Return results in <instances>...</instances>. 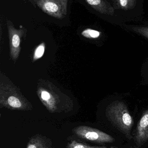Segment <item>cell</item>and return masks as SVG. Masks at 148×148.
<instances>
[{"label":"cell","mask_w":148,"mask_h":148,"mask_svg":"<svg viewBox=\"0 0 148 148\" xmlns=\"http://www.w3.org/2000/svg\"><path fill=\"white\" fill-rule=\"evenodd\" d=\"M134 139L139 147H141L148 140V110L143 113L137 124Z\"/></svg>","instance_id":"obj_4"},{"label":"cell","mask_w":148,"mask_h":148,"mask_svg":"<svg viewBox=\"0 0 148 148\" xmlns=\"http://www.w3.org/2000/svg\"><path fill=\"white\" fill-rule=\"evenodd\" d=\"M9 104L14 108H19L21 106V103L19 99L14 96L9 97L8 99Z\"/></svg>","instance_id":"obj_11"},{"label":"cell","mask_w":148,"mask_h":148,"mask_svg":"<svg viewBox=\"0 0 148 148\" xmlns=\"http://www.w3.org/2000/svg\"><path fill=\"white\" fill-rule=\"evenodd\" d=\"M72 132L78 139L95 143H113L115 141L108 134L87 126H78L72 130Z\"/></svg>","instance_id":"obj_2"},{"label":"cell","mask_w":148,"mask_h":148,"mask_svg":"<svg viewBox=\"0 0 148 148\" xmlns=\"http://www.w3.org/2000/svg\"><path fill=\"white\" fill-rule=\"evenodd\" d=\"M44 52V47L43 45H40L37 48L35 53V56L37 58H40L42 56Z\"/></svg>","instance_id":"obj_12"},{"label":"cell","mask_w":148,"mask_h":148,"mask_svg":"<svg viewBox=\"0 0 148 148\" xmlns=\"http://www.w3.org/2000/svg\"><path fill=\"white\" fill-rule=\"evenodd\" d=\"M107 116L109 121L126 136L131 140V130L134 121L126 104L121 101H115L107 108Z\"/></svg>","instance_id":"obj_1"},{"label":"cell","mask_w":148,"mask_h":148,"mask_svg":"<svg viewBox=\"0 0 148 148\" xmlns=\"http://www.w3.org/2000/svg\"><path fill=\"white\" fill-rule=\"evenodd\" d=\"M66 148H117L115 146L108 147H98V146H91L87 144H85L79 141L73 140L68 143Z\"/></svg>","instance_id":"obj_8"},{"label":"cell","mask_w":148,"mask_h":148,"mask_svg":"<svg viewBox=\"0 0 148 148\" xmlns=\"http://www.w3.org/2000/svg\"><path fill=\"white\" fill-rule=\"evenodd\" d=\"M82 35L87 38L95 39L101 36V32L91 29H87L83 31Z\"/></svg>","instance_id":"obj_9"},{"label":"cell","mask_w":148,"mask_h":148,"mask_svg":"<svg viewBox=\"0 0 148 148\" xmlns=\"http://www.w3.org/2000/svg\"><path fill=\"white\" fill-rule=\"evenodd\" d=\"M41 97L43 100H48L50 98V94L47 91H43L41 93Z\"/></svg>","instance_id":"obj_14"},{"label":"cell","mask_w":148,"mask_h":148,"mask_svg":"<svg viewBox=\"0 0 148 148\" xmlns=\"http://www.w3.org/2000/svg\"><path fill=\"white\" fill-rule=\"evenodd\" d=\"M112 1H115V0H112Z\"/></svg>","instance_id":"obj_15"},{"label":"cell","mask_w":148,"mask_h":148,"mask_svg":"<svg viewBox=\"0 0 148 148\" xmlns=\"http://www.w3.org/2000/svg\"><path fill=\"white\" fill-rule=\"evenodd\" d=\"M26 148H55L50 139L45 136L37 134L29 140Z\"/></svg>","instance_id":"obj_5"},{"label":"cell","mask_w":148,"mask_h":148,"mask_svg":"<svg viewBox=\"0 0 148 148\" xmlns=\"http://www.w3.org/2000/svg\"><path fill=\"white\" fill-rule=\"evenodd\" d=\"M61 5L62 11L64 16L67 15V3L68 0H58Z\"/></svg>","instance_id":"obj_13"},{"label":"cell","mask_w":148,"mask_h":148,"mask_svg":"<svg viewBox=\"0 0 148 148\" xmlns=\"http://www.w3.org/2000/svg\"><path fill=\"white\" fill-rule=\"evenodd\" d=\"M131 29L148 39V26H134L131 28Z\"/></svg>","instance_id":"obj_10"},{"label":"cell","mask_w":148,"mask_h":148,"mask_svg":"<svg viewBox=\"0 0 148 148\" xmlns=\"http://www.w3.org/2000/svg\"><path fill=\"white\" fill-rule=\"evenodd\" d=\"M86 2L99 13L113 16L114 10L110 3L106 0H85Z\"/></svg>","instance_id":"obj_6"},{"label":"cell","mask_w":148,"mask_h":148,"mask_svg":"<svg viewBox=\"0 0 148 148\" xmlns=\"http://www.w3.org/2000/svg\"><path fill=\"white\" fill-rule=\"evenodd\" d=\"M36 4L49 15L57 19L64 17L61 5L58 0H37Z\"/></svg>","instance_id":"obj_3"},{"label":"cell","mask_w":148,"mask_h":148,"mask_svg":"<svg viewBox=\"0 0 148 148\" xmlns=\"http://www.w3.org/2000/svg\"><path fill=\"white\" fill-rule=\"evenodd\" d=\"M117 8L124 10L133 9L135 7L136 0H115Z\"/></svg>","instance_id":"obj_7"}]
</instances>
